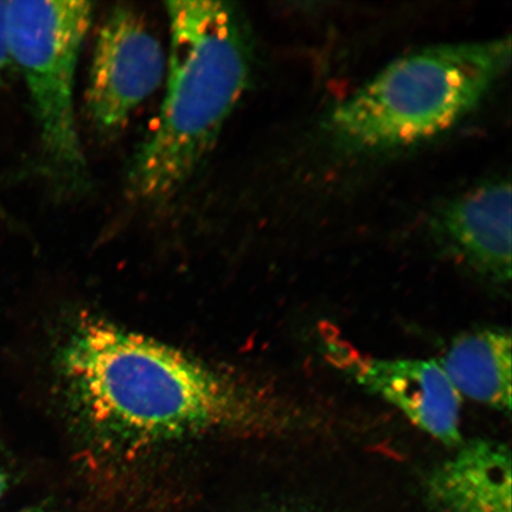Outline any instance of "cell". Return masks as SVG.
I'll list each match as a JSON object with an SVG mask.
<instances>
[{"label": "cell", "instance_id": "5b68a950", "mask_svg": "<svg viewBox=\"0 0 512 512\" xmlns=\"http://www.w3.org/2000/svg\"><path fill=\"white\" fill-rule=\"evenodd\" d=\"M166 59L142 16L117 6L102 23L87 89V112L102 134L118 132L131 114L157 91Z\"/></svg>", "mask_w": 512, "mask_h": 512}, {"label": "cell", "instance_id": "8992f818", "mask_svg": "<svg viewBox=\"0 0 512 512\" xmlns=\"http://www.w3.org/2000/svg\"><path fill=\"white\" fill-rule=\"evenodd\" d=\"M329 352L352 379L399 408L420 430L446 446L463 444L462 395L437 361L362 357L332 344Z\"/></svg>", "mask_w": 512, "mask_h": 512}, {"label": "cell", "instance_id": "277c9868", "mask_svg": "<svg viewBox=\"0 0 512 512\" xmlns=\"http://www.w3.org/2000/svg\"><path fill=\"white\" fill-rule=\"evenodd\" d=\"M92 17L93 4L79 0L6 2L12 64L27 83L48 171L67 194L82 190L87 182L74 86Z\"/></svg>", "mask_w": 512, "mask_h": 512}, {"label": "cell", "instance_id": "6da1fadb", "mask_svg": "<svg viewBox=\"0 0 512 512\" xmlns=\"http://www.w3.org/2000/svg\"><path fill=\"white\" fill-rule=\"evenodd\" d=\"M68 405L102 445L142 448L214 433L270 435L300 425L298 408L168 345L95 317L57 352Z\"/></svg>", "mask_w": 512, "mask_h": 512}, {"label": "cell", "instance_id": "8fae6325", "mask_svg": "<svg viewBox=\"0 0 512 512\" xmlns=\"http://www.w3.org/2000/svg\"><path fill=\"white\" fill-rule=\"evenodd\" d=\"M9 488V473L6 472L4 467L0 465V497L3 496L4 492Z\"/></svg>", "mask_w": 512, "mask_h": 512}, {"label": "cell", "instance_id": "4fadbf2b", "mask_svg": "<svg viewBox=\"0 0 512 512\" xmlns=\"http://www.w3.org/2000/svg\"><path fill=\"white\" fill-rule=\"evenodd\" d=\"M23 512H46V511H44L42 509H29V510H25Z\"/></svg>", "mask_w": 512, "mask_h": 512}, {"label": "cell", "instance_id": "7c38bea8", "mask_svg": "<svg viewBox=\"0 0 512 512\" xmlns=\"http://www.w3.org/2000/svg\"><path fill=\"white\" fill-rule=\"evenodd\" d=\"M265 512H306V511L300 510V509H292V508H280V509H273V510L265 511Z\"/></svg>", "mask_w": 512, "mask_h": 512}, {"label": "cell", "instance_id": "3957f363", "mask_svg": "<svg viewBox=\"0 0 512 512\" xmlns=\"http://www.w3.org/2000/svg\"><path fill=\"white\" fill-rule=\"evenodd\" d=\"M510 61V38L421 50L396 60L338 105L326 128L350 152L424 142L475 110Z\"/></svg>", "mask_w": 512, "mask_h": 512}, {"label": "cell", "instance_id": "52a82bcc", "mask_svg": "<svg viewBox=\"0 0 512 512\" xmlns=\"http://www.w3.org/2000/svg\"><path fill=\"white\" fill-rule=\"evenodd\" d=\"M438 228L454 251L496 284L511 279V187L496 181L447 204Z\"/></svg>", "mask_w": 512, "mask_h": 512}, {"label": "cell", "instance_id": "9c48e42d", "mask_svg": "<svg viewBox=\"0 0 512 512\" xmlns=\"http://www.w3.org/2000/svg\"><path fill=\"white\" fill-rule=\"evenodd\" d=\"M511 335L499 328L465 332L437 361L459 394L511 412Z\"/></svg>", "mask_w": 512, "mask_h": 512}, {"label": "cell", "instance_id": "ba28073f", "mask_svg": "<svg viewBox=\"0 0 512 512\" xmlns=\"http://www.w3.org/2000/svg\"><path fill=\"white\" fill-rule=\"evenodd\" d=\"M431 512H511V452L499 441L457 447L427 482Z\"/></svg>", "mask_w": 512, "mask_h": 512}, {"label": "cell", "instance_id": "7a4b0ae2", "mask_svg": "<svg viewBox=\"0 0 512 512\" xmlns=\"http://www.w3.org/2000/svg\"><path fill=\"white\" fill-rule=\"evenodd\" d=\"M171 35L168 85L159 120L133 158L131 198L169 200L194 174L247 87L252 41L247 21L226 2L166 3Z\"/></svg>", "mask_w": 512, "mask_h": 512}, {"label": "cell", "instance_id": "30bf717a", "mask_svg": "<svg viewBox=\"0 0 512 512\" xmlns=\"http://www.w3.org/2000/svg\"><path fill=\"white\" fill-rule=\"evenodd\" d=\"M6 2H0V79L8 72L12 64L8 35H6Z\"/></svg>", "mask_w": 512, "mask_h": 512}]
</instances>
